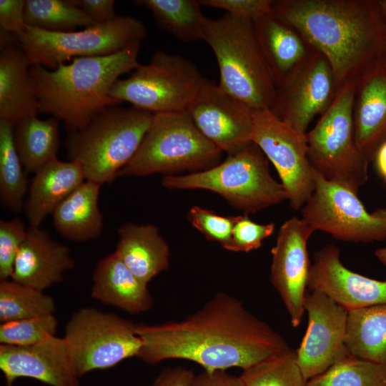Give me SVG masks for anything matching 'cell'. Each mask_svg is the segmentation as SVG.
<instances>
[{
  "label": "cell",
  "mask_w": 386,
  "mask_h": 386,
  "mask_svg": "<svg viewBox=\"0 0 386 386\" xmlns=\"http://www.w3.org/2000/svg\"><path fill=\"white\" fill-rule=\"evenodd\" d=\"M142 345L137 357L151 365L172 359L194 362L204 370L247 369L290 347L237 298L216 293L184 319L137 324Z\"/></svg>",
  "instance_id": "obj_1"
},
{
  "label": "cell",
  "mask_w": 386,
  "mask_h": 386,
  "mask_svg": "<svg viewBox=\"0 0 386 386\" xmlns=\"http://www.w3.org/2000/svg\"><path fill=\"white\" fill-rule=\"evenodd\" d=\"M272 11L327 59L337 91L380 59L386 46L377 0H274Z\"/></svg>",
  "instance_id": "obj_2"
},
{
  "label": "cell",
  "mask_w": 386,
  "mask_h": 386,
  "mask_svg": "<svg viewBox=\"0 0 386 386\" xmlns=\"http://www.w3.org/2000/svg\"><path fill=\"white\" fill-rule=\"evenodd\" d=\"M141 42L105 56L72 59L54 70L30 66L39 113L51 114L76 131L109 107L121 104L109 91L119 76L134 71Z\"/></svg>",
  "instance_id": "obj_3"
},
{
  "label": "cell",
  "mask_w": 386,
  "mask_h": 386,
  "mask_svg": "<svg viewBox=\"0 0 386 386\" xmlns=\"http://www.w3.org/2000/svg\"><path fill=\"white\" fill-rule=\"evenodd\" d=\"M203 41L218 64L219 86L254 109H271L276 85L258 44L252 21L225 14L207 18Z\"/></svg>",
  "instance_id": "obj_4"
},
{
  "label": "cell",
  "mask_w": 386,
  "mask_h": 386,
  "mask_svg": "<svg viewBox=\"0 0 386 386\" xmlns=\"http://www.w3.org/2000/svg\"><path fill=\"white\" fill-rule=\"evenodd\" d=\"M153 114L133 106L109 107L82 129L71 132L68 155L81 164L86 180L111 183L137 151Z\"/></svg>",
  "instance_id": "obj_5"
},
{
  "label": "cell",
  "mask_w": 386,
  "mask_h": 386,
  "mask_svg": "<svg viewBox=\"0 0 386 386\" xmlns=\"http://www.w3.org/2000/svg\"><path fill=\"white\" fill-rule=\"evenodd\" d=\"M162 184L173 189L212 191L246 214L287 199L283 185L270 174L269 160L253 142L212 168L186 175H167Z\"/></svg>",
  "instance_id": "obj_6"
},
{
  "label": "cell",
  "mask_w": 386,
  "mask_h": 386,
  "mask_svg": "<svg viewBox=\"0 0 386 386\" xmlns=\"http://www.w3.org/2000/svg\"><path fill=\"white\" fill-rule=\"evenodd\" d=\"M222 154L187 111L154 114L137 151L117 177L203 171L219 164Z\"/></svg>",
  "instance_id": "obj_7"
},
{
  "label": "cell",
  "mask_w": 386,
  "mask_h": 386,
  "mask_svg": "<svg viewBox=\"0 0 386 386\" xmlns=\"http://www.w3.org/2000/svg\"><path fill=\"white\" fill-rule=\"evenodd\" d=\"M357 80L337 91L331 106L306 133L307 156L313 170L356 194L367 181L369 164L355 137L352 107Z\"/></svg>",
  "instance_id": "obj_8"
},
{
  "label": "cell",
  "mask_w": 386,
  "mask_h": 386,
  "mask_svg": "<svg viewBox=\"0 0 386 386\" xmlns=\"http://www.w3.org/2000/svg\"><path fill=\"white\" fill-rule=\"evenodd\" d=\"M146 36V27L140 20L118 16L107 23L67 32H51L26 25L16 39L30 66L54 70L75 58L118 52L142 42Z\"/></svg>",
  "instance_id": "obj_9"
},
{
  "label": "cell",
  "mask_w": 386,
  "mask_h": 386,
  "mask_svg": "<svg viewBox=\"0 0 386 386\" xmlns=\"http://www.w3.org/2000/svg\"><path fill=\"white\" fill-rule=\"evenodd\" d=\"M203 78L192 61L158 50L128 78L117 80L109 94L152 114L185 112Z\"/></svg>",
  "instance_id": "obj_10"
},
{
  "label": "cell",
  "mask_w": 386,
  "mask_h": 386,
  "mask_svg": "<svg viewBox=\"0 0 386 386\" xmlns=\"http://www.w3.org/2000/svg\"><path fill=\"white\" fill-rule=\"evenodd\" d=\"M137 324L93 307L74 312L65 326L64 338L79 377L112 367L137 357L142 342Z\"/></svg>",
  "instance_id": "obj_11"
},
{
  "label": "cell",
  "mask_w": 386,
  "mask_h": 386,
  "mask_svg": "<svg viewBox=\"0 0 386 386\" xmlns=\"http://www.w3.org/2000/svg\"><path fill=\"white\" fill-rule=\"evenodd\" d=\"M314 178V190L300 210L315 232L352 242L386 239V209L370 213L351 189L326 180L315 171Z\"/></svg>",
  "instance_id": "obj_12"
},
{
  "label": "cell",
  "mask_w": 386,
  "mask_h": 386,
  "mask_svg": "<svg viewBox=\"0 0 386 386\" xmlns=\"http://www.w3.org/2000/svg\"><path fill=\"white\" fill-rule=\"evenodd\" d=\"M252 142L274 166L290 207L300 210L315 187L306 134L294 129L269 109H254Z\"/></svg>",
  "instance_id": "obj_13"
},
{
  "label": "cell",
  "mask_w": 386,
  "mask_h": 386,
  "mask_svg": "<svg viewBox=\"0 0 386 386\" xmlns=\"http://www.w3.org/2000/svg\"><path fill=\"white\" fill-rule=\"evenodd\" d=\"M337 89L327 59L315 49L310 57L276 88L272 112L302 134L331 106Z\"/></svg>",
  "instance_id": "obj_14"
},
{
  "label": "cell",
  "mask_w": 386,
  "mask_h": 386,
  "mask_svg": "<svg viewBox=\"0 0 386 386\" xmlns=\"http://www.w3.org/2000/svg\"><path fill=\"white\" fill-rule=\"evenodd\" d=\"M187 112L202 134L228 155L252 142L254 109L211 79L203 78Z\"/></svg>",
  "instance_id": "obj_15"
},
{
  "label": "cell",
  "mask_w": 386,
  "mask_h": 386,
  "mask_svg": "<svg viewBox=\"0 0 386 386\" xmlns=\"http://www.w3.org/2000/svg\"><path fill=\"white\" fill-rule=\"evenodd\" d=\"M304 309L308 324L296 356L307 381L350 355L345 344L347 311L325 294L310 290Z\"/></svg>",
  "instance_id": "obj_16"
},
{
  "label": "cell",
  "mask_w": 386,
  "mask_h": 386,
  "mask_svg": "<svg viewBox=\"0 0 386 386\" xmlns=\"http://www.w3.org/2000/svg\"><path fill=\"white\" fill-rule=\"evenodd\" d=\"M314 232L302 218L293 217L281 226L271 249L270 280L294 327L300 325L305 313L304 302L311 267L307 244Z\"/></svg>",
  "instance_id": "obj_17"
},
{
  "label": "cell",
  "mask_w": 386,
  "mask_h": 386,
  "mask_svg": "<svg viewBox=\"0 0 386 386\" xmlns=\"http://www.w3.org/2000/svg\"><path fill=\"white\" fill-rule=\"evenodd\" d=\"M307 288L325 294L347 312L386 305V281L347 268L340 260L339 249L333 244L315 253Z\"/></svg>",
  "instance_id": "obj_18"
},
{
  "label": "cell",
  "mask_w": 386,
  "mask_h": 386,
  "mask_svg": "<svg viewBox=\"0 0 386 386\" xmlns=\"http://www.w3.org/2000/svg\"><path fill=\"white\" fill-rule=\"evenodd\" d=\"M0 369L6 386L29 377L50 386H79V375L64 337L52 335L30 346L0 345Z\"/></svg>",
  "instance_id": "obj_19"
},
{
  "label": "cell",
  "mask_w": 386,
  "mask_h": 386,
  "mask_svg": "<svg viewBox=\"0 0 386 386\" xmlns=\"http://www.w3.org/2000/svg\"><path fill=\"white\" fill-rule=\"evenodd\" d=\"M352 120L357 144L370 162L386 142V64L382 59L357 80Z\"/></svg>",
  "instance_id": "obj_20"
},
{
  "label": "cell",
  "mask_w": 386,
  "mask_h": 386,
  "mask_svg": "<svg viewBox=\"0 0 386 386\" xmlns=\"http://www.w3.org/2000/svg\"><path fill=\"white\" fill-rule=\"evenodd\" d=\"M74 264L69 247L53 239L48 231L30 227L16 257L11 279L43 291L61 282Z\"/></svg>",
  "instance_id": "obj_21"
},
{
  "label": "cell",
  "mask_w": 386,
  "mask_h": 386,
  "mask_svg": "<svg viewBox=\"0 0 386 386\" xmlns=\"http://www.w3.org/2000/svg\"><path fill=\"white\" fill-rule=\"evenodd\" d=\"M0 119L15 126L37 116L39 104L30 64L16 38L1 31Z\"/></svg>",
  "instance_id": "obj_22"
},
{
  "label": "cell",
  "mask_w": 386,
  "mask_h": 386,
  "mask_svg": "<svg viewBox=\"0 0 386 386\" xmlns=\"http://www.w3.org/2000/svg\"><path fill=\"white\" fill-rule=\"evenodd\" d=\"M255 36L276 88L315 49L292 26L272 11L252 20Z\"/></svg>",
  "instance_id": "obj_23"
},
{
  "label": "cell",
  "mask_w": 386,
  "mask_h": 386,
  "mask_svg": "<svg viewBox=\"0 0 386 386\" xmlns=\"http://www.w3.org/2000/svg\"><path fill=\"white\" fill-rule=\"evenodd\" d=\"M92 282L91 297L104 304L130 314L142 313L152 307L153 298L147 284L114 252L97 263Z\"/></svg>",
  "instance_id": "obj_24"
},
{
  "label": "cell",
  "mask_w": 386,
  "mask_h": 386,
  "mask_svg": "<svg viewBox=\"0 0 386 386\" xmlns=\"http://www.w3.org/2000/svg\"><path fill=\"white\" fill-rule=\"evenodd\" d=\"M86 180L81 164L77 160L56 159L37 172L31 180L24 204L31 227H39L45 217Z\"/></svg>",
  "instance_id": "obj_25"
},
{
  "label": "cell",
  "mask_w": 386,
  "mask_h": 386,
  "mask_svg": "<svg viewBox=\"0 0 386 386\" xmlns=\"http://www.w3.org/2000/svg\"><path fill=\"white\" fill-rule=\"evenodd\" d=\"M114 252L143 282L148 283L168 269L170 252L167 243L154 224L124 223L117 229Z\"/></svg>",
  "instance_id": "obj_26"
},
{
  "label": "cell",
  "mask_w": 386,
  "mask_h": 386,
  "mask_svg": "<svg viewBox=\"0 0 386 386\" xmlns=\"http://www.w3.org/2000/svg\"><path fill=\"white\" fill-rule=\"evenodd\" d=\"M101 186L86 179L55 208L53 223L61 237L85 242L100 235L103 227L99 207Z\"/></svg>",
  "instance_id": "obj_27"
},
{
  "label": "cell",
  "mask_w": 386,
  "mask_h": 386,
  "mask_svg": "<svg viewBox=\"0 0 386 386\" xmlns=\"http://www.w3.org/2000/svg\"><path fill=\"white\" fill-rule=\"evenodd\" d=\"M59 122L54 117L42 120L31 116L14 126V144L26 172L35 173L57 159L60 144Z\"/></svg>",
  "instance_id": "obj_28"
},
{
  "label": "cell",
  "mask_w": 386,
  "mask_h": 386,
  "mask_svg": "<svg viewBox=\"0 0 386 386\" xmlns=\"http://www.w3.org/2000/svg\"><path fill=\"white\" fill-rule=\"evenodd\" d=\"M345 344L351 355L386 364V305L348 312Z\"/></svg>",
  "instance_id": "obj_29"
},
{
  "label": "cell",
  "mask_w": 386,
  "mask_h": 386,
  "mask_svg": "<svg viewBox=\"0 0 386 386\" xmlns=\"http://www.w3.org/2000/svg\"><path fill=\"white\" fill-rule=\"evenodd\" d=\"M136 4L148 9L157 24L185 42L202 40L207 17L195 0H139Z\"/></svg>",
  "instance_id": "obj_30"
},
{
  "label": "cell",
  "mask_w": 386,
  "mask_h": 386,
  "mask_svg": "<svg viewBox=\"0 0 386 386\" xmlns=\"http://www.w3.org/2000/svg\"><path fill=\"white\" fill-rule=\"evenodd\" d=\"M14 126L0 119V201L12 212L24 206L28 182L13 137Z\"/></svg>",
  "instance_id": "obj_31"
},
{
  "label": "cell",
  "mask_w": 386,
  "mask_h": 386,
  "mask_svg": "<svg viewBox=\"0 0 386 386\" xmlns=\"http://www.w3.org/2000/svg\"><path fill=\"white\" fill-rule=\"evenodd\" d=\"M24 21L51 32L73 31L96 24L72 0H25Z\"/></svg>",
  "instance_id": "obj_32"
},
{
  "label": "cell",
  "mask_w": 386,
  "mask_h": 386,
  "mask_svg": "<svg viewBox=\"0 0 386 386\" xmlns=\"http://www.w3.org/2000/svg\"><path fill=\"white\" fill-rule=\"evenodd\" d=\"M56 305L43 291L14 282L0 283V321L1 323L54 314Z\"/></svg>",
  "instance_id": "obj_33"
},
{
  "label": "cell",
  "mask_w": 386,
  "mask_h": 386,
  "mask_svg": "<svg viewBox=\"0 0 386 386\" xmlns=\"http://www.w3.org/2000/svg\"><path fill=\"white\" fill-rule=\"evenodd\" d=\"M305 386H386V364L350 355L308 380Z\"/></svg>",
  "instance_id": "obj_34"
},
{
  "label": "cell",
  "mask_w": 386,
  "mask_h": 386,
  "mask_svg": "<svg viewBox=\"0 0 386 386\" xmlns=\"http://www.w3.org/2000/svg\"><path fill=\"white\" fill-rule=\"evenodd\" d=\"M239 377L245 386H305L307 382L296 351L290 347L243 370Z\"/></svg>",
  "instance_id": "obj_35"
},
{
  "label": "cell",
  "mask_w": 386,
  "mask_h": 386,
  "mask_svg": "<svg viewBox=\"0 0 386 386\" xmlns=\"http://www.w3.org/2000/svg\"><path fill=\"white\" fill-rule=\"evenodd\" d=\"M57 320L54 314L1 323V345L30 346L54 335Z\"/></svg>",
  "instance_id": "obj_36"
},
{
  "label": "cell",
  "mask_w": 386,
  "mask_h": 386,
  "mask_svg": "<svg viewBox=\"0 0 386 386\" xmlns=\"http://www.w3.org/2000/svg\"><path fill=\"white\" fill-rule=\"evenodd\" d=\"M192 225L211 241L219 242L227 249L234 222L233 216H222L213 211L193 206L187 213Z\"/></svg>",
  "instance_id": "obj_37"
},
{
  "label": "cell",
  "mask_w": 386,
  "mask_h": 386,
  "mask_svg": "<svg viewBox=\"0 0 386 386\" xmlns=\"http://www.w3.org/2000/svg\"><path fill=\"white\" fill-rule=\"evenodd\" d=\"M24 223L18 217L0 221V279H11L14 264L27 235Z\"/></svg>",
  "instance_id": "obj_38"
},
{
  "label": "cell",
  "mask_w": 386,
  "mask_h": 386,
  "mask_svg": "<svg viewBox=\"0 0 386 386\" xmlns=\"http://www.w3.org/2000/svg\"><path fill=\"white\" fill-rule=\"evenodd\" d=\"M274 223L258 224L247 214L234 216L232 238L227 250L248 252L262 246V242L274 232Z\"/></svg>",
  "instance_id": "obj_39"
},
{
  "label": "cell",
  "mask_w": 386,
  "mask_h": 386,
  "mask_svg": "<svg viewBox=\"0 0 386 386\" xmlns=\"http://www.w3.org/2000/svg\"><path fill=\"white\" fill-rule=\"evenodd\" d=\"M201 5L222 9L238 19L254 20L272 11L273 0H202Z\"/></svg>",
  "instance_id": "obj_40"
},
{
  "label": "cell",
  "mask_w": 386,
  "mask_h": 386,
  "mask_svg": "<svg viewBox=\"0 0 386 386\" xmlns=\"http://www.w3.org/2000/svg\"><path fill=\"white\" fill-rule=\"evenodd\" d=\"M25 0H0L1 31L16 38L23 31Z\"/></svg>",
  "instance_id": "obj_41"
},
{
  "label": "cell",
  "mask_w": 386,
  "mask_h": 386,
  "mask_svg": "<svg viewBox=\"0 0 386 386\" xmlns=\"http://www.w3.org/2000/svg\"><path fill=\"white\" fill-rule=\"evenodd\" d=\"M95 24H104L113 21L118 15L114 11V0H72Z\"/></svg>",
  "instance_id": "obj_42"
},
{
  "label": "cell",
  "mask_w": 386,
  "mask_h": 386,
  "mask_svg": "<svg viewBox=\"0 0 386 386\" xmlns=\"http://www.w3.org/2000/svg\"><path fill=\"white\" fill-rule=\"evenodd\" d=\"M191 386H245L239 376L237 377L224 370L203 371L195 375Z\"/></svg>",
  "instance_id": "obj_43"
},
{
  "label": "cell",
  "mask_w": 386,
  "mask_h": 386,
  "mask_svg": "<svg viewBox=\"0 0 386 386\" xmlns=\"http://www.w3.org/2000/svg\"><path fill=\"white\" fill-rule=\"evenodd\" d=\"M193 371L182 367L164 370L150 386H191Z\"/></svg>",
  "instance_id": "obj_44"
},
{
  "label": "cell",
  "mask_w": 386,
  "mask_h": 386,
  "mask_svg": "<svg viewBox=\"0 0 386 386\" xmlns=\"http://www.w3.org/2000/svg\"><path fill=\"white\" fill-rule=\"evenodd\" d=\"M374 160L378 172L386 182V142L377 150Z\"/></svg>",
  "instance_id": "obj_45"
},
{
  "label": "cell",
  "mask_w": 386,
  "mask_h": 386,
  "mask_svg": "<svg viewBox=\"0 0 386 386\" xmlns=\"http://www.w3.org/2000/svg\"><path fill=\"white\" fill-rule=\"evenodd\" d=\"M375 256L383 264L386 266V247L376 249Z\"/></svg>",
  "instance_id": "obj_46"
},
{
  "label": "cell",
  "mask_w": 386,
  "mask_h": 386,
  "mask_svg": "<svg viewBox=\"0 0 386 386\" xmlns=\"http://www.w3.org/2000/svg\"><path fill=\"white\" fill-rule=\"evenodd\" d=\"M381 14L386 23V0H377Z\"/></svg>",
  "instance_id": "obj_47"
},
{
  "label": "cell",
  "mask_w": 386,
  "mask_h": 386,
  "mask_svg": "<svg viewBox=\"0 0 386 386\" xmlns=\"http://www.w3.org/2000/svg\"><path fill=\"white\" fill-rule=\"evenodd\" d=\"M381 59H382V61L385 62V64H386V46H385V49L384 50V52L382 54V56L381 57Z\"/></svg>",
  "instance_id": "obj_48"
}]
</instances>
